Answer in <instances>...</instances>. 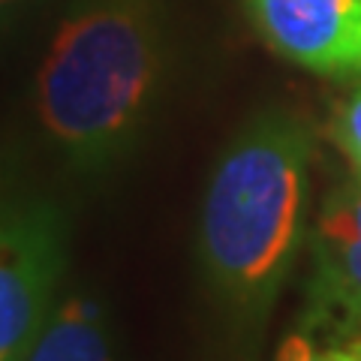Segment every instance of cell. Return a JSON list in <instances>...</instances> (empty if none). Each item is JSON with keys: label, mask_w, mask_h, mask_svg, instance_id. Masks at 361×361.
<instances>
[{"label": "cell", "mask_w": 361, "mask_h": 361, "mask_svg": "<svg viewBox=\"0 0 361 361\" xmlns=\"http://www.w3.org/2000/svg\"><path fill=\"white\" fill-rule=\"evenodd\" d=\"M169 0H70L30 82L49 151L103 184L139 151L172 75Z\"/></svg>", "instance_id": "cell-1"}, {"label": "cell", "mask_w": 361, "mask_h": 361, "mask_svg": "<svg viewBox=\"0 0 361 361\" xmlns=\"http://www.w3.org/2000/svg\"><path fill=\"white\" fill-rule=\"evenodd\" d=\"M313 133L298 111L265 106L211 169L199 214V268L220 313L259 334L295 271L310 226Z\"/></svg>", "instance_id": "cell-2"}, {"label": "cell", "mask_w": 361, "mask_h": 361, "mask_svg": "<svg viewBox=\"0 0 361 361\" xmlns=\"http://www.w3.org/2000/svg\"><path fill=\"white\" fill-rule=\"evenodd\" d=\"M70 220L45 196L0 202V361H25L63 292Z\"/></svg>", "instance_id": "cell-3"}, {"label": "cell", "mask_w": 361, "mask_h": 361, "mask_svg": "<svg viewBox=\"0 0 361 361\" xmlns=\"http://www.w3.org/2000/svg\"><path fill=\"white\" fill-rule=\"evenodd\" d=\"M307 250L298 329L325 343L361 337V175L341 180L322 199Z\"/></svg>", "instance_id": "cell-4"}, {"label": "cell", "mask_w": 361, "mask_h": 361, "mask_svg": "<svg viewBox=\"0 0 361 361\" xmlns=\"http://www.w3.org/2000/svg\"><path fill=\"white\" fill-rule=\"evenodd\" d=\"M244 9L283 61L361 85V0H244Z\"/></svg>", "instance_id": "cell-5"}, {"label": "cell", "mask_w": 361, "mask_h": 361, "mask_svg": "<svg viewBox=\"0 0 361 361\" xmlns=\"http://www.w3.org/2000/svg\"><path fill=\"white\" fill-rule=\"evenodd\" d=\"M25 361H118L106 301L85 283L63 289Z\"/></svg>", "instance_id": "cell-6"}, {"label": "cell", "mask_w": 361, "mask_h": 361, "mask_svg": "<svg viewBox=\"0 0 361 361\" xmlns=\"http://www.w3.org/2000/svg\"><path fill=\"white\" fill-rule=\"evenodd\" d=\"M274 361H361V337L353 341H316L310 331L295 329L283 337Z\"/></svg>", "instance_id": "cell-7"}, {"label": "cell", "mask_w": 361, "mask_h": 361, "mask_svg": "<svg viewBox=\"0 0 361 361\" xmlns=\"http://www.w3.org/2000/svg\"><path fill=\"white\" fill-rule=\"evenodd\" d=\"M331 139L353 163L355 175H361V85L349 94L331 121Z\"/></svg>", "instance_id": "cell-8"}, {"label": "cell", "mask_w": 361, "mask_h": 361, "mask_svg": "<svg viewBox=\"0 0 361 361\" xmlns=\"http://www.w3.org/2000/svg\"><path fill=\"white\" fill-rule=\"evenodd\" d=\"M39 0H0V33L9 30L16 21L27 13L30 6H37Z\"/></svg>", "instance_id": "cell-9"}]
</instances>
